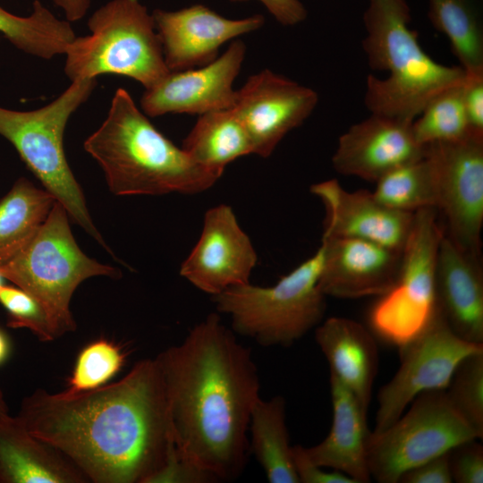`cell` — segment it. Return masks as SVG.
I'll use <instances>...</instances> for the list:
<instances>
[{
	"instance_id": "8d00e7d4",
	"label": "cell",
	"mask_w": 483,
	"mask_h": 483,
	"mask_svg": "<svg viewBox=\"0 0 483 483\" xmlns=\"http://www.w3.org/2000/svg\"><path fill=\"white\" fill-rule=\"evenodd\" d=\"M448 452L408 470L398 483H452Z\"/></svg>"
},
{
	"instance_id": "7c38bea8",
	"label": "cell",
	"mask_w": 483,
	"mask_h": 483,
	"mask_svg": "<svg viewBox=\"0 0 483 483\" xmlns=\"http://www.w3.org/2000/svg\"><path fill=\"white\" fill-rule=\"evenodd\" d=\"M437 186L445 234L460 250L480 258L483 225V137L426 145Z\"/></svg>"
},
{
	"instance_id": "ac0fdd59",
	"label": "cell",
	"mask_w": 483,
	"mask_h": 483,
	"mask_svg": "<svg viewBox=\"0 0 483 483\" xmlns=\"http://www.w3.org/2000/svg\"><path fill=\"white\" fill-rule=\"evenodd\" d=\"M321 245L324 257L318 285L326 296H380L394 285L402 251L356 238L322 237Z\"/></svg>"
},
{
	"instance_id": "603a6c76",
	"label": "cell",
	"mask_w": 483,
	"mask_h": 483,
	"mask_svg": "<svg viewBox=\"0 0 483 483\" xmlns=\"http://www.w3.org/2000/svg\"><path fill=\"white\" fill-rule=\"evenodd\" d=\"M61 452L37 438L17 417L0 414V483H85Z\"/></svg>"
},
{
	"instance_id": "52a82bcc",
	"label": "cell",
	"mask_w": 483,
	"mask_h": 483,
	"mask_svg": "<svg viewBox=\"0 0 483 483\" xmlns=\"http://www.w3.org/2000/svg\"><path fill=\"white\" fill-rule=\"evenodd\" d=\"M96 85V79L72 81L57 98L32 111L0 106V135L13 144L45 190L64 206L69 217L112 253L92 221L83 191L64 150L67 122L87 101Z\"/></svg>"
},
{
	"instance_id": "d6a6232c",
	"label": "cell",
	"mask_w": 483,
	"mask_h": 483,
	"mask_svg": "<svg viewBox=\"0 0 483 483\" xmlns=\"http://www.w3.org/2000/svg\"><path fill=\"white\" fill-rule=\"evenodd\" d=\"M0 304L7 313L8 327L29 329L42 342L61 336L45 306L21 288L4 285L0 289Z\"/></svg>"
},
{
	"instance_id": "836d02e7",
	"label": "cell",
	"mask_w": 483,
	"mask_h": 483,
	"mask_svg": "<svg viewBox=\"0 0 483 483\" xmlns=\"http://www.w3.org/2000/svg\"><path fill=\"white\" fill-rule=\"evenodd\" d=\"M453 482H483V446L477 439L464 441L448 452Z\"/></svg>"
},
{
	"instance_id": "cb8c5ba5",
	"label": "cell",
	"mask_w": 483,
	"mask_h": 483,
	"mask_svg": "<svg viewBox=\"0 0 483 483\" xmlns=\"http://www.w3.org/2000/svg\"><path fill=\"white\" fill-rule=\"evenodd\" d=\"M182 148L197 165L218 178L227 165L253 154L250 139L231 108L199 115Z\"/></svg>"
},
{
	"instance_id": "277c9868",
	"label": "cell",
	"mask_w": 483,
	"mask_h": 483,
	"mask_svg": "<svg viewBox=\"0 0 483 483\" xmlns=\"http://www.w3.org/2000/svg\"><path fill=\"white\" fill-rule=\"evenodd\" d=\"M363 21L368 63L388 72L367 78L364 104L371 114L413 122L435 97L465 80L460 65L439 64L422 49L409 27L407 0H369Z\"/></svg>"
},
{
	"instance_id": "8992f818",
	"label": "cell",
	"mask_w": 483,
	"mask_h": 483,
	"mask_svg": "<svg viewBox=\"0 0 483 483\" xmlns=\"http://www.w3.org/2000/svg\"><path fill=\"white\" fill-rule=\"evenodd\" d=\"M88 27L90 34L75 37L64 54L71 81L109 73L131 78L146 90L170 72L152 14L139 0H111Z\"/></svg>"
},
{
	"instance_id": "ab89813d",
	"label": "cell",
	"mask_w": 483,
	"mask_h": 483,
	"mask_svg": "<svg viewBox=\"0 0 483 483\" xmlns=\"http://www.w3.org/2000/svg\"><path fill=\"white\" fill-rule=\"evenodd\" d=\"M10 354V342L6 334L0 329V365H2Z\"/></svg>"
},
{
	"instance_id": "4dcf8cb0",
	"label": "cell",
	"mask_w": 483,
	"mask_h": 483,
	"mask_svg": "<svg viewBox=\"0 0 483 483\" xmlns=\"http://www.w3.org/2000/svg\"><path fill=\"white\" fill-rule=\"evenodd\" d=\"M125 360V352L116 343L103 337L90 342L79 352L64 391L75 394L108 384Z\"/></svg>"
},
{
	"instance_id": "484cf974",
	"label": "cell",
	"mask_w": 483,
	"mask_h": 483,
	"mask_svg": "<svg viewBox=\"0 0 483 483\" xmlns=\"http://www.w3.org/2000/svg\"><path fill=\"white\" fill-rule=\"evenodd\" d=\"M55 199L20 178L0 199V265L11 259L34 237Z\"/></svg>"
},
{
	"instance_id": "30bf717a",
	"label": "cell",
	"mask_w": 483,
	"mask_h": 483,
	"mask_svg": "<svg viewBox=\"0 0 483 483\" xmlns=\"http://www.w3.org/2000/svg\"><path fill=\"white\" fill-rule=\"evenodd\" d=\"M470 439L481 438L454 409L445 390L421 393L393 424L369 432L367 461L371 479L398 483L408 470Z\"/></svg>"
},
{
	"instance_id": "8fae6325",
	"label": "cell",
	"mask_w": 483,
	"mask_h": 483,
	"mask_svg": "<svg viewBox=\"0 0 483 483\" xmlns=\"http://www.w3.org/2000/svg\"><path fill=\"white\" fill-rule=\"evenodd\" d=\"M479 351H483V344L458 336L436 306L424 330L399 348V369L377 394L374 431L393 424L419 394L445 390L460 361Z\"/></svg>"
},
{
	"instance_id": "60d3db41",
	"label": "cell",
	"mask_w": 483,
	"mask_h": 483,
	"mask_svg": "<svg viewBox=\"0 0 483 483\" xmlns=\"http://www.w3.org/2000/svg\"><path fill=\"white\" fill-rule=\"evenodd\" d=\"M8 413V406L5 402L3 391L0 389V414H7Z\"/></svg>"
},
{
	"instance_id": "d590c367",
	"label": "cell",
	"mask_w": 483,
	"mask_h": 483,
	"mask_svg": "<svg viewBox=\"0 0 483 483\" xmlns=\"http://www.w3.org/2000/svg\"><path fill=\"white\" fill-rule=\"evenodd\" d=\"M463 105L470 133L483 137V72L466 73Z\"/></svg>"
},
{
	"instance_id": "ba28073f",
	"label": "cell",
	"mask_w": 483,
	"mask_h": 483,
	"mask_svg": "<svg viewBox=\"0 0 483 483\" xmlns=\"http://www.w3.org/2000/svg\"><path fill=\"white\" fill-rule=\"evenodd\" d=\"M66 209L55 201L34 237L11 259L0 265L4 279L38 299L51 315L60 335L76 329L70 302L86 279L119 278L115 267L88 257L77 244Z\"/></svg>"
},
{
	"instance_id": "4fadbf2b",
	"label": "cell",
	"mask_w": 483,
	"mask_h": 483,
	"mask_svg": "<svg viewBox=\"0 0 483 483\" xmlns=\"http://www.w3.org/2000/svg\"><path fill=\"white\" fill-rule=\"evenodd\" d=\"M318 102L314 89L265 69L235 90L231 109L245 128L253 154L267 157L288 132L304 123Z\"/></svg>"
},
{
	"instance_id": "44dd1931",
	"label": "cell",
	"mask_w": 483,
	"mask_h": 483,
	"mask_svg": "<svg viewBox=\"0 0 483 483\" xmlns=\"http://www.w3.org/2000/svg\"><path fill=\"white\" fill-rule=\"evenodd\" d=\"M332 425L318 445L305 447L309 458L325 469L341 471L355 483H368L371 476L367 461L369 430L365 411L353 393L330 374Z\"/></svg>"
},
{
	"instance_id": "f35d334b",
	"label": "cell",
	"mask_w": 483,
	"mask_h": 483,
	"mask_svg": "<svg viewBox=\"0 0 483 483\" xmlns=\"http://www.w3.org/2000/svg\"><path fill=\"white\" fill-rule=\"evenodd\" d=\"M63 9L68 21H75L85 16L90 6V0H53Z\"/></svg>"
},
{
	"instance_id": "d4e9b609",
	"label": "cell",
	"mask_w": 483,
	"mask_h": 483,
	"mask_svg": "<svg viewBox=\"0 0 483 483\" xmlns=\"http://www.w3.org/2000/svg\"><path fill=\"white\" fill-rule=\"evenodd\" d=\"M250 452L270 483H299L286 426V402L282 395L259 397L250 413Z\"/></svg>"
},
{
	"instance_id": "d6986e66",
	"label": "cell",
	"mask_w": 483,
	"mask_h": 483,
	"mask_svg": "<svg viewBox=\"0 0 483 483\" xmlns=\"http://www.w3.org/2000/svg\"><path fill=\"white\" fill-rule=\"evenodd\" d=\"M326 208L323 237L356 238L402 251L414 213L385 207L368 191H349L335 179L310 187Z\"/></svg>"
},
{
	"instance_id": "b9f144b4",
	"label": "cell",
	"mask_w": 483,
	"mask_h": 483,
	"mask_svg": "<svg viewBox=\"0 0 483 483\" xmlns=\"http://www.w3.org/2000/svg\"><path fill=\"white\" fill-rule=\"evenodd\" d=\"M4 277L3 276L1 271H0V289L4 285Z\"/></svg>"
},
{
	"instance_id": "ffe728a7",
	"label": "cell",
	"mask_w": 483,
	"mask_h": 483,
	"mask_svg": "<svg viewBox=\"0 0 483 483\" xmlns=\"http://www.w3.org/2000/svg\"><path fill=\"white\" fill-rule=\"evenodd\" d=\"M436 306L463 340L483 344V273L480 258L460 250L445 234L436 274Z\"/></svg>"
},
{
	"instance_id": "1f68e13d",
	"label": "cell",
	"mask_w": 483,
	"mask_h": 483,
	"mask_svg": "<svg viewBox=\"0 0 483 483\" xmlns=\"http://www.w3.org/2000/svg\"><path fill=\"white\" fill-rule=\"evenodd\" d=\"M454 409L483 437V351L463 358L445 389Z\"/></svg>"
},
{
	"instance_id": "f546056e",
	"label": "cell",
	"mask_w": 483,
	"mask_h": 483,
	"mask_svg": "<svg viewBox=\"0 0 483 483\" xmlns=\"http://www.w3.org/2000/svg\"><path fill=\"white\" fill-rule=\"evenodd\" d=\"M464 80L435 97L414 119L412 131L418 143L454 141L470 134L463 105Z\"/></svg>"
},
{
	"instance_id": "e0dca14e",
	"label": "cell",
	"mask_w": 483,
	"mask_h": 483,
	"mask_svg": "<svg viewBox=\"0 0 483 483\" xmlns=\"http://www.w3.org/2000/svg\"><path fill=\"white\" fill-rule=\"evenodd\" d=\"M425 149L415 140L412 122L371 114L340 136L332 164L339 174L377 182L422 157Z\"/></svg>"
},
{
	"instance_id": "4316f807",
	"label": "cell",
	"mask_w": 483,
	"mask_h": 483,
	"mask_svg": "<svg viewBox=\"0 0 483 483\" xmlns=\"http://www.w3.org/2000/svg\"><path fill=\"white\" fill-rule=\"evenodd\" d=\"M0 32L18 49L43 59L65 54L76 37L69 21L57 19L38 0L28 17L14 15L0 5Z\"/></svg>"
},
{
	"instance_id": "5bb4252c",
	"label": "cell",
	"mask_w": 483,
	"mask_h": 483,
	"mask_svg": "<svg viewBox=\"0 0 483 483\" xmlns=\"http://www.w3.org/2000/svg\"><path fill=\"white\" fill-rule=\"evenodd\" d=\"M257 259L232 208L220 204L205 213L200 237L181 265L180 275L213 296L249 283Z\"/></svg>"
},
{
	"instance_id": "e575fe53",
	"label": "cell",
	"mask_w": 483,
	"mask_h": 483,
	"mask_svg": "<svg viewBox=\"0 0 483 483\" xmlns=\"http://www.w3.org/2000/svg\"><path fill=\"white\" fill-rule=\"evenodd\" d=\"M292 458L299 483H355L341 471L325 470V468L314 463L301 445H292Z\"/></svg>"
},
{
	"instance_id": "74e56055",
	"label": "cell",
	"mask_w": 483,
	"mask_h": 483,
	"mask_svg": "<svg viewBox=\"0 0 483 483\" xmlns=\"http://www.w3.org/2000/svg\"><path fill=\"white\" fill-rule=\"evenodd\" d=\"M240 3L250 0H230ZM284 26H294L307 18V10L300 0H257Z\"/></svg>"
},
{
	"instance_id": "7402d4cb",
	"label": "cell",
	"mask_w": 483,
	"mask_h": 483,
	"mask_svg": "<svg viewBox=\"0 0 483 483\" xmlns=\"http://www.w3.org/2000/svg\"><path fill=\"white\" fill-rule=\"evenodd\" d=\"M315 340L336 377L368 411L378 372V349L371 332L360 323L331 317L315 328Z\"/></svg>"
},
{
	"instance_id": "5b68a950",
	"label": "cell",
	"mask_w": 483,
	"mask_h": 483,
	"mask_svg": "<svg viewBox=\"0 0 483 483\" xmlns=\"http://www.w3.org/2000/svg\"><path fill=\"white\" fill-rule=\"evenodd\" d=\"M324 250L271 286L250 282L211 296L218 313L231 318V329L265 347H289L316 328L324 318L326 295L318 285Z\"/></svg>"
},
{
	"instance_id": "6da1fadb",
	"label": "cell",
	"mask_w": 483,
	"mask_h": 483,
	"mask_svg": "<svg viewBox=\"0 0 483 483\" xmlns=\"http://www.w3.org/2000/svg\"><path fill=\"white\" fill-rule=\"evenodd\" d=\"M95 483H157L175 445L156 359L120 380L71 394L37 389L16 415Z\"/></svg>"
},
{
	"instance_id": "9c48e42d",
	"label": "cell",
	"mask_w": 483,
	"mask_h": 483,
	"mask_svg": "<svg viewBox=\"0 0 483 483\" xmlns=\"http://www.w3.org/2000/svg\"><path fill=\"white\" fill-rule=\"evenodd\" d=\"M443 235L436 208L414 212L396 280L369 310L371 331L398 349L419 335L436 310V274Z\"/></svg>"
},
{
	"instance_id": "2e32d148",
	"label": "cell",
	"mask_w": 483,
	"mask_h": 483,
	"mask_svg": "<svg viewBox=\"0 0 483 483\" xmlns=\"http://www.w3.org/2000/svg\"><path fill=\"white\" fill-rule=\"evenodd\" d=\"M151 14L170 72L211 63L223 44L258 30L265 21L260 14L228 19L203 4L177 11L156 9Z\"/></svg>"
},
{
	"instance_id": "9a60e30c",
	"label": "cell",
	"mask_w": 483,
	"mask_h": 483,
	"mask_svg": "<svg viewBox=\"0 0 483 483\" xmlns=\"http://www.w3.org/2000/svg\"><path fill=\"white\" fill-rule=\"evenodd\" d=\"M246 46L233 40L211 63L184 71L170 72L140 98L143 113L151 117L165 114H203L232 108L233 83L245 58Z\"/></svg>"
},
{
	"instance_id": "83f0119b",
	"label": "cell",
	"mask_w": 483,
	"mask_h": 483,
	"mask_svg": "<svg viewBox=\"0 0 483 483\" xmlns=\"http://www.w3.org/2000/svg\"><path fill=\"white\" fill-rule=\"evenodd\" d=\"M428 19L467 74L483 72V34L470 0H428Z\"/></svg>"
},
{
	"instance_id": "f1b7e54d",
	"label": "cell",
	"mask_w": 483,
	"mask_h": 483,
	"mask_svg": "<svg viewBox=\"0 0 483 483\" xmlns=\"http://www.w3.org/2000/svg\"><path fill=\"white\" fill-rule=\"evenodd\" d=\"M376 182L372 194L386 208L411 213L427 208H437L436 176L426 153L417 160L391 170Z\"/></svg>"
},
{
	"instance_id": "7a4b0ae2",
	"label": "cell",
	"mask_w": 483,
	"mask_h": 483,
	"mask_svg": "<svg viewBox=\"0 0 483 483\" xmlns=\"http://www.w3.org/2000/svg\"><path fill=\"white\" fill-rule=\"evenodd\" d=\"M155 359L177 452L214 482L235 480L248 461L250 413L260 397L251 350L210 313Z\"/></svg>"
},
{
	"instance_id": "3957f363",
	"label": "cell",
	"mask_w": 483,
	"mask_h": 483,
	"mask_svg": "<svg viewBox=\"0 0 483 483\" xmlns=\"http://www.w3.org/2000/svg\"><path fill=\"white\" fill-rule=\"evenodd\" d=\"M84 149L99 164L109 190L117 196L195 194L219 179L157 131L121 88Z\"/></svg>"
}]
</instances>
